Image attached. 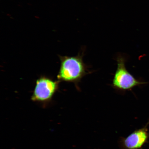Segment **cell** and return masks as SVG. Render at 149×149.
<instances>
[{
  "label": "cell",
  "instance_id": "cell-1",
  "mask_svg": "<svg viewBox=\"0 0 149 149\" xmlns=\"http://www.w3.org/2000/svg\"><path fill=\"white\" fill-rule=\"evenodd\" d=\"M83 56L80 54L74 56H59L61 63L57 80L74 83L78 86L81 79L90 72L84 62Z\"/></svg>",
  "mask_w": 149,
  "mask_h": 149
},
{
  "label": "cell",
  "instance_id": "cell-2",
  "mask_svg": "<svg viewBox=\"0 0 149 149\" xmlns=\"http://www.w3.org/2000/svg\"><path fill=\"white\" fill-rule=\"evenodd\" d=\"M60 82L58 80L55 81L47 76H40L36 80L31 100L46 105L52 101L58 90Z\"/></svg>",
  "mask_w": 149,
  "mask_h": 149
},
{
  "label": "cell",
  "instance_id": "cell-3",
  "mask_svg": "<svg viewBox=\"0 0 149 149\" xmlns=\"http://www.w3.org/2000/svg\"><path fill=\"white\" fill-rule=\"evenodd\" d=\"M117 68L113 81V86L118 90H131L134 87L145 84L146 82L138 81L126 69L124 58L119 56L117 58Z\"/></svg>",
  "mask_w": 149,
  "mask_h": 149
},
{
  "label": "cell",
  "instance_id": "cell-4",
  "mask_svg": "<svg viewBox=\"0 0 149 149\" xmlns=\"http://www.w3.org/2000/svg\"><path fill=\"white\" fill-rule=\"evenodd\" d=\"M149 122L140 129L136 130L126 137H121L118 141L121 149H143V147L148 142Z\"/></svg>",
  "mask_w": 149,
  "mask_h": 149
}]
</instances>
